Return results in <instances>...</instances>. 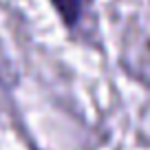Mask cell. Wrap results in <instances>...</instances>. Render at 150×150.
Segmentation results:
<instances>
[{
	"label": "cell",
	"instance_id": "cell-1",
	"mask_svg": "<svg viewBox=\"0 0 150 150\" xmlns=\"http://www.w3.org/2000/svg\"><path fill=\"white\" fill-rule=\"evenodd\" d=\"M57 13L62 16V20L66 22V27H75L80 20L82 11V0H53Z\"/></svg>",
	"mask_w": 150,
	"mask_h": 150
}]
</instances>
